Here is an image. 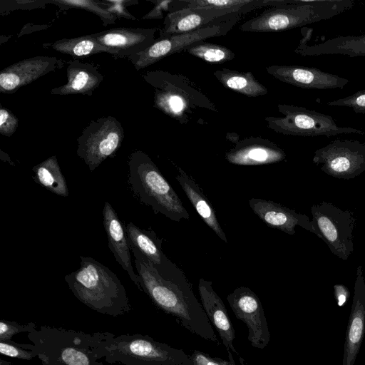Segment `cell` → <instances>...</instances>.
<instances>
[{
    "mask_svg": "<svg viewBox=\"0 0 365 365\" xmlns=\"http://www.w3.org/2000/svg\"><path fill=\"white\" fill-rule=\"evenodd\" d=\"M190 358L194 365H230V361L218 357H212L199 350H194Z\"/></svg>",
    "mask_w": 365,
    "mask_h": 365,
    "instance_id": "obj_37",
    "label": "cell"
},
{
    "mask_svg": "<svg viewBox=\"0 0 365 365\" xmlns=\"http://www.w3.org/2000/svg\"><path fill=\"white\" fill-rule=\"evenodd\" d=\"M266 71L280 81L302 88L342 89L349 83L346 78L317 68L273 65L266 67Z\"/></svg>",
    "mask_w": 365,
    "mask_h": 365,
    "instance_id": "obj_15",
    "label": "cell"
},
{
    "mask_svg": "<svg viewBox=\"0 0 365 365\" xmlns=\"http://www.w3.org/2000/svg\"><path fill=\"white\" fill-rule=\"evenodd\" d=\"M226 12L205 8H183L168 12L160 30V38L194 31L227 15Z\"/></svg>",
    "mask_w": 365,
    "mask_h": 365,
    "instance_id": "obj_23",
    "label": "cell"
},
{
    "mask_svg": "<svg viewBox=\"0 0 365 365\" xmlns=\"http://www.w3.org/2000/svg\"><path fill=\"white\" fill-rule=\"evenodd\" d=\"M36 325L34 322L21 324L14 321L1 319L0 322V341L11 339L16 334L21 332H32L36 329Z\"/></svg>",
    "mask_w": 365,
    "mask_h": 365,
    "instance_id": "obj_34",
    "label": "cell"
},
{
    "mask_svg": "<svg viewBox=\"0 0 365 365\" xmlns=\"http://www.w3.org/2000/svg\"><path fill=\"white\" fill-rule=\"evenodd\" d=\"M353 0H285L240 26L245 32L289 30L333 18L351 9Z\"/></svg>",
    "mask_w": 365,
    "mask_h": 365,
    "instance_id": "obj_4",
    "label": "cell"
},
{
    "mask_svg": "<svg viewBox=\"0 0 365 365\" xmlns=\"http://www.w3.org/2000/svg\"><path fill=\"white\" fill-rule=\"evenodd\" d=\"M130 246L136 249L154 267L164 264L168 257L162 250V241L153 232L141 230L133 222L125 226Z\"/></svg>",
    "mask_w": 365,
    "mask_h": 365,
    "instance_id": "obj_27",
    "label": "cell"
},
{
    "mask_svg": "<svg viewBox=\"0 0 365 365\" xmlns=\"http://www.w3.org/2000/svg\"><path fill=\"white\" fill-rule=\"evenodd\" d=\"M154 89V106L180 123L191 120L197 109L216 110L211 101L186 77L163 71L142 75Z\"/></svg>",
    "mask_w": 365,
    "mask_h": 365,
    "instance_id": "obj_7",
    "label": "cell"
},
{
    "mask_svg": "<svg viewBox=\"0 0 365 365\" xmlns=\"http://www.w3.org/2000/svg\"><path fill=\"white\" fill-rule=\"evenodd\" d=\"M178 174L175 178L197 212L220 239L227 242L225 233L217 220L215 210L199 185L180 168H178Z\"/></svg>",
    "mask_w": 365,
    "mask_h": 365,
    "instance_id": "obj_25",
    "label": "cell"
},
{
    "mask_svg": "<svg viewBox=\"0 0 365 365\" xmlns=\"http://www.w3.org/2000/svg\"><path fill=\"white\" fill-rule=\"evenodd\" d=\"M130 247L135 257L140 290L158 309L175 317L180 325L205 340L220 344L184 272L169 259L163 265L155 267L136 249Z\"/></svg>",
    "mask_w": 365,
    "mask_h": 365,
    "instance_id": "obj_1",
    "label": "cell"
},
{
    "mask_svg": "<svg viewBox=\"0 0 365 365\" xmlns=\"http://www.w3.org/2000/svg\"><path fill=\"white\" fill-rule=\"evenodd\" d=\"M329 106H344L351 108L356 113L365 114V89L357 91L353 95L329 101Z\"/></svg>",
    "mask_w": 365,
    "mask_h": 365,
    "instance_id": "obj_35",
    "label": "cell"
},
{
    "mask_svg": "<svg viewBox=\"0 0 365 365\" xmlns=\"http://www.w3.org/2000/svg\"><path fill=\"white\" fill-rule=\"evenodd\" d=\"M53 3L65 6L68 8L82 9L97 15L103 21L105 26L108 24H115L117 17L110 12L105 5L101 4L102 1H95L88 0H55Z\"/></svg>",
    "mask_w": 365,
    "mask_h": 365,
    "instance_id": "obj_32",
    "label": "cell"
},
{
    "mask_svg": "<svg viewBox=\"0 0 365 365\" xmlns=\"http://www.w3.org/2000/svg\"><path fill=\"white\" fill-rule=\"evenodd\" d=\"M189 54L208 63H223L233 59L235 53L226 46L201 41L185 49Z\"/></svg>",
    "mask_w": 365,
    "mask_h": 365,
    "instance_id": "obj_31",
    "label": "cell"
},
{
    "mask_svg": "<svg viewBox=\"0 0 365 365\" xmlns=\"http://www.w3.org/2000/svg\"><path fill=\"white\" fill-rule=\"evenodd\" d=\"M52 49L74 58H83L99 53L115 56L114 51L100 44L90 34L72 38L57 40L49 46Z\"/></svg>",
    "mask_w": 365,
    "mask_h": 365,
    "instance_id": "obj_30",
    "label": "cell"
},
{
    "mask_svg": "<svg viewBox=\"0 0 365 365\" xmlns=\"http://www.w3.org/2000/svg\"><path fill=\"white\" fill-rule=\"evenodd\" d=\"M213 74L224 87L246 96L258 97L267 93V88L251 72L222 68L215 71Z\"/></svg>",
    "mask_w": 365,
    "mask_h": 365,
    "instance_id": "obj_28",
    "label": "cell"
},
{
    "mask_svg": "<svg viewBox=\"0 0 365 365\" xmlns=\"http://www.w3.org/2000/svg\"><path fill=\"white\" fill-rule=\"evenodd\" d=\"M34 180L50 192L61 196H68L66 179L55 155L49 157L33 168Z\"/></svg>",
    "mask_w": 365,
    "mask_h": 365,
    "instance_id": "obj_29",
    "label": "cell"
},
{
    "mask_svg": "<svg viewBox=\"0 0 365 365\" xmlns=\"http://www.w3.org/2000/svg\"><path fill=\"white\" fill-rule=\"evenodd\" d=\"M365 333V279L356 268L354 298L347 324L342 365H354Z\"/></svg>",
    "mask_w": 365,
    "mask_h": 365,
    "instance_id": "obj_16",
    "label": "cell"
},
{
    "mask_svg": "<svg viewBox=\"0 0 365 365\" xmlns=\"http://www.w3.org/2000/svg\"><path fill=\"white\" fill-rule=\"evenodd\" d=\"M103 222L110 251L118 264L128 272L130 279L140 289L138 276L134 272L132 265L130 247L125 228L108 202H106L103 206Z\"/></svg>",
    "mask_w": 365,
    "mask_h": 365,
    "instance_id": "obj_21",
    "label": "cell"
},
{
    "mask_svg": "<svg viewBox=\"0 0 365 365\" xmlns=\"http://www.w3.org/2000/svg\"><path fill=\"white\" fill-rule=\"evenodd\" d=\"M80 267L65 276L74 296L91 309L113 317L132 310L125 288L110 269L89 257L81 256Z\"/></svg>",
    "mask_w": 365,
    "mask_h": 365,
    "instance_id": "obj_3",
    "label": "cell"
},
{
    "mask_svg": "<svg viewBox=\"0 0 365 365\" xmlns=\"http://www.w3.org/2000/svg\"><path fill=\"white\" fill-rule=\"evenodd\" d=\"M243 14L234 13L222 16L216 21L194 31L159 37L144 51L129 57L137 71L145 68L163 58L185 51L192 44L211 37L226 35Z\"/></svg>",
    "mask_w": 365,
    "mask_h": 365,
    "instance_id": "obj_9",
    "label": "cell"
},
{
    "mask_svg": "<svg viewBox=\"0 0 365 365\" xmlns=\"http://www.w3.org/2000/svg\"><path fill=\"white\" fill-rule=\"evenodd\" d=\"M312 162L328 175L354 179L365 172V143L336 139L317 149Z\"/></svg>",
    "mask_w": 365,
    "mask_h": 365,
    "instance_id": "obj_12",
    "label": "cell"
},
{
    "mask_svg": "<svg viewBox=\"0 0 365 365\" xmlns=\"http://www.w3.org/2000/svg\"><path fill=\"white\" fill-rule=\"evenodd\" d=\"M124 138L121 123L113 116L93 120L78 138L77 155L91 171L120 148Z\"/></svg>",
    "mask_w": 365,
    "mask_h": 365,
    "instance_id": "obj_11",
    "label": "cell"
},
{
    "mask_svg": "<svg viewBox=\"0 0 365 365\" xmlns=\"http://www.w3.org/2000/svg\"><path fill=\"white\" fill-rule=\"evenodd\" d=\"M248 202L254 213L269 227L294 235L295 227L299 225L319 237L313 222L306 215L271 200L252 198Z\"/></svg>",
    "mask_w": 365,
    "mask_h": 365,
    "instance_id": "obj_18",
    "label": "cell"
},
{
    "mask_svg": "<svg viewBox=\"0 0 365 365\" xmlns=\"http://www.w3.org/2000/svg\"><path fill=\"white\" fill-rule=\"evenodd\" d=\"M277 108L283 117L269 116L264 120L267 127L278 133L304 137H331L350 133L365 135L361 130L338 126L331 116L316 110L287 104H279Z\"/></svg>",
    "mask_w": 365,
    "mask_h": 365,
    "instance_id": "obj_8",
    "label": "cell"
},
{
    "mask_svg": "<svg viewBox=\"0 0 365 365\" xmlns=\"http://www.w3.org/2000/svg\"><path fill=\"white\" fill-rule=\"evenodd\" d=\"M63 66L61 59L54 56H34L24 59L0 71V91L12 93L43 76Z\"/></svg>",
    "mask_w": 365,
    "mask_h": 365,
    "instance_id": "obj_14",
    "label": "cell"
},
{
    "mask_svg": "<svg viewBox=\"0 0 365 365\" xmlns=\"http://www.w3.org/2000/svg\"><path fill=\"white\" fill-rule=\"evenodd\" d=\"M102 2L105 3L106 7L110 12L116 17H122L130 20H135L136 18L131 15L125 9L126 4L130 3V1H110L106 0Z\"/></svg>",
    "mask_w": 365,
    "mask_h": 365,
    "instance_id": "obj_38",
    "label": "cell"
},
{
    "mask_svg": "<svg viewBox=\"0 0 365 365\" xmlns=\"http://www.w3.org/2000/svg\"><path fill=\"white\" fill-rule=\"evenodd\" d=\"M0 365H13V364L10 361H5L3 359H0Z\"/></svg>",
    "mask_w": 365,
    "mask_h": 365,
    "instance_id": "obj_42",
    "label": "cell"
},
{
    "mask_svg": "<svg viewBox=\"0 0 365 365\" xmlns=\"http://www.w3.org/2000/svg\"><path fill=\"white\" fill-rule=\"evenodd\" d=\"M334 294L337 304L342 307L349 299L350 292L345 285L336 284L334 286Z\"/></svg>",
    "mask_w": 365,
    "mask_h": 365,
    "instance_id": "obj_40",
    "label": "cell"
},
{
    "mask_svg": "<svg viewBox=\"0 0 365 365\" xmlns=\"http://www.w3.org/2000/svg\"><path fill=\"white\" fill-rule=\"evenodd\" d=\"M128 165L130 185L143 203L171 220H189L180 197L146 153L133 152Z\"/></svg>",
    "mask_w": 365,
    "mask_h": 365,
    "instance_id": "obj_5",
    "label": "cell"
},
{
    "mask_svg": "<svg viewBox=\"0 0 365 365\" xmlns=\"http://www.w3.org/2000/svg\"><path fill=\"white\" fill-rule=\"evenodd\" d=\"M98 359L123 365H194L182 349L157 341L148 335L121 334L96 349Z\"/></svg>",
    "mask_w": 365,
    "mask_h": 365,
    "instance_id": "obj_6",
    "label": "cell"
},
{
    "mask_svg": "<svg viewBox=\"0 0 365 365\" xmlns=\"http://www.w3.org/2000/svg\"><path fill=\"white\" fill-rule=\"evenodd\" d=\"M198 292L202 307L210 323L220 335L227 351L238 354L233 345L235 338L234 327L230 320L224 302L212 288V282L200 278L198 283Z\"/></svg>",
    "mask_w": 365,
    "mask_h": 365,
    "instance_id": "obj_20",
    "label": "cell"
},
{
    "mask_svg": "<svg viewBox=\"0 0 365 365\" xmlns=\"http://www.w3.org/2000/svg\"><path fill=\"white\" fill-rule=\"evenodd\" d=\"M67 82L51 91L53 95L82 94L91 96L103 80V75L94 65L78 59L70 61L66 68Z\"/></svg>",
    "mask_w": 365,
    "mask_h": 365,
    "instance_id": "obj_24",
    "label": "cell"
},
{
    "mask_svg": "<svg viewBox=\"0 0 365 365\" xmlns=\"http://www.w3.org/2000/svg\"><path fill=\"white\" fill-rule=\"evenodd\" d=\"M228 352V357H229V361L230 362V365H237L236 363L235 362L234 359H233V357H232V355L231 354V351H227Z\"/></svg>",
    "mask_w": 365,
    "mask_h": 365,
    "instance_id": "obj_41",
    "label": "cell"
},
{
    "mask_svg": "<svg viewBox=\"0 0 365 365\" xmlns=\"http://www.w3.org/2000/svg\"><path fill=\"white\" fill-rule=\"evenodd\" d=\"M34 344H21L11 339L0 341V354L12 358L31 360L35 358Z\"/></svg>",
    "mask_w": 365,
    "mask_h": 365,
    "instance_id": "obj_33",
    "label": "cell"
},
{
    "mask_svg": "<svg viewBox=\"0 0 365 365\" xmlns=\"http://www.w3.org/2000/svg\"><path fill=\"white\" fill-rule=\"evenodd\" d=\"M282 0H185L173 1L170 5V12L183 8L212 9L227 14H245L257 9L280 5Z\"/></svg>",
    "mask_w": 365,
    "mask_h": 365,
    "instance_id": "obj_26",
    "label": "cell"
},
{
    "mask_svg": "<svg viewBox=\"0 0 365 365\" xmlns=\"http://www.w3.org/2000/svg\"><path fill=\"white\" fill-rule=\"evenodd\" d=\"M155 32L156 29L122 27L90 35L100 44L114 51L115 56L129 58L153 43Z\"/></svg>",
    "mask_w": 365,
    "mask_h": 365,
    "instance_id": "obj_17",
    "label": "cell"
},
{
    "mask_svg": "<svg viewBox=\"0 0 365 365\" xmlns=\"http://www.w3.org/2000/svg\"><path fill=\"white\" fill-rule=\"evenodd\" d=\"M313 224L331 252L347 260L354 252V232L356 218L353 212L323 201L311 207Z\"/></svg>",
    "mask_w": 365,
    "mask_h": 365,
    "instance_id": "obj_10",
    "label": "cell"
},
{
    "mask_svg": "<svg viewBox=\"0 0 365 365\" xmlns=\"http://www.w3.org/2000/svg\"><path fill=\"white\" fill-rule=\"evenodd\" d=\"M19 125L18 118L2 106L0 109V133L6 137L11 136Z\"/></svg>",
    "mask_w": 365,
    "mask_h": 365,
    "instance_id": "obj_36",
    "label": "cell"
},
{
    "mask_svg": "<svg viewBox=\"0 0 365 365\" xmlns=\"http://www.w3.org/2000/svg\"><path fill=\"white\" fill-rule=\"evenodd\" d=\"M173 0H165V1H153L155 4L153 9L145 15L143 19H162L163 11H170V5L173 3Z\"/></svg>",
    "mask_w": 365,
    "mask_h": 365,
    "instance_id": "obj_39",
    "label": "cell"
},
{
    "mask_svg": "<svg viewBox=\"0 0 365 365\" xmlns=\"http://www.w3.org/2000/svg\"><path fill=\"white\" fill-rule=\"evenodd\" d=\"M227 300L237 319L245 323L251 345L263 349L271 335L261 301L249 287H240L228 294Z\"/></svg>",
    "mask_w": 365,
    "mask_h": 365,
    "instance_id": "obj_13",
    "label": "cell"
},
{
    "mask_svg": "<svg viewBox=\"0 0 365 365\" xmlns=\"http://www.w3.org/2000/svg\"><path fill=\"white\" fill-rule=\"evenodd\" d=\"M303 38L295 52L302 56L339 54L349 57L365 56V32L359 36H339L320 43L308 45L312 30L304 28Z\"/></svg>",
    "mask_w": 365,
    "mask_h": 365,
    "instance_id": "obj_22",
    "label": "cell"
},
{
    "mask_svg": "<svg viewBox=\"0 0 365 365\" xmlns=\"http://www.w3.org/2000/svg\"><path fill=\"white\" fill-rule=\"evenodd\" d=\"M32 350L41 365H104L96 349L115 335L108 331L88 334L46 325L28 333Z\"/></svg>",
    "mask_w": 365,
    "mask_h": 365,
    "instance_id": "obj_2",
    "label": "cell"
},
{
    "mask_svg": "<svg viewBox=\"0 0 365 365\" xmlns=\"http://www.w3.org/2000/svg\"><path fill=\"white\" fill-rule=\"evenodd\" d=\"M226 160L237 165H262L281 162L286 154L274 143L260 137H249L237 141L225 153Z\"/></svg>",
    "mask_w": 365,
    "mask_h": 365,
    "instance_id": "obj_19",
    "label": "cell"
}]
</instances>
